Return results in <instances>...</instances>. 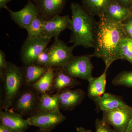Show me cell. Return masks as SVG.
Here are the masks:
<instances>
[{
	"label": "cell",
	"mask_w": 132,
	"mask_h": 132,
	"mask_svg": "<svg viewBox=\"0 0 132 132\" xmlns=\"http://www.w3.org/2000/svg\"><path fill=\"white\" fill-rule=\"evenodd\" d=\"M121 23L126 35L132 37V17L127 18Z\"/></svg>",
	"instance_id": "29"
},
{
	"label": "cell",
	"mask_w": 132,
	"mask_h": 132,
	"mask_svg": "<svg viewBox=\"0 0 132 132\" xmlns=\"http://www.w3.org/2000/svg\"><path fill=\"white\" fill-rule=\"evenodd\" d=\"M6 55L4 52L0 50V78L3 81L7 68L8 61L6 60Z\"/></svg>",
	"instance_id": "28"
},
{
	"label": "cell",
	"mask_w": 132,
	"mask_h": 132,
	"mask_svg": "<svg viewBox=\"0 0 132 132\" xmlns=\"http://www.w3.org/2000/svg\"><path fill=\"white\" fill-rule=\"evenodd\" d=\"M25 85L31 86L38 81L46 72L48 68L41 67L35 63L25 66L24 68Z\"/></svg>",
	"instance_id": "22"
},
{
	"label": "cell",
	"mask_w": 132,
	"mask_h": 132,
	"mask_svg": "<svg viewBox=\"0 0 132 132\" xmlns=\"http://www.w3.org/2000/svg\"><path fill=\"white\" fill-rule=\"evenodd\" d=\"M22 89L13 105V109L22 116H31L37 112L40 95L31 86Z\"/></svg>",
	"instance_id": "4"
},
{
	"label": "cell",
	"mask_w": 132,
	"mask_h": 132,
	"mask_svg": "<svg viewBox=\"0 0 132 132\" xmlns=\"http://www.w3.org/2000/svg\"></svg>",
	"instance_id": "38"
},
{
	"label": "cell",
	"mask_w": 132,
	"mask_h": 132,
	"mask_svg": "<svg viewBox=\"0 0 132 132\" xmlns=\"http://www.w3.org/2000/svg\"><path fill=\"white\" fill-rule=\"evenodd\" d=\"M54 70V68H48L47 71L39 79L31 85L39 95L53 90Z\"/></svg>",
	"instance_id": "19"
},
{
	"label": "cell",
	"mask_w": 132,
	"mask_h": 132,
	"mask_svg": "<svg viewBox=\"0 0 132 132\" xmlns=\"http://www.w3.org/2000/svg\"><path fill=\"white\" fill-rule=\"evenodd\" d=\"M120 59L127 61L132 64V37L126 36L121 40L119 47Z\"/></svg>",
	"instance_id": "24"
},
{
	"label": "cell",
	"mask_w": 132,
	"mask_h": 132,
	"mask_svg": "<svg viewBox=\"0 0 132 132\" xmlns=\"http://www.w3.org/2000/svg\"><path fill=\"white\" fill-rule=\"evenodd\" d=\"M91 57L88 55L73 56L62 69L66 73L73 78L88 81L93 77V67Z\"/></svg>",
	"instance_id": "6"
},
{
	"label": "cell",
	"mask_w": 132,
	"mask_h": 132,
	"mask_svg": "<svg viewBox=\"0 0 132 132\" xmlns=\"http://www.w3.org/2000/svg\"><path fill=\"white\" fill-rule=\"evenodd\" d=\"M94 36V51L91 57L100 58L107 70L115 61L120 59L121 40L126 36L121 22L113 21L104 16L99 17Z\"/></svg>",
	"instance_id": "1"
},
{
	"label": "cell",
	"mask_w": 132,
	"mask_h": 132,
	"mask_svg": "<svg viewBox=\"0 0 132 132\" xmlns=\"http://www.w3.org/2000/svg\"><path fill=\"white\" fill-rule=\"evenodd\" d=\"M94 101L96 105L95 110L102 112L113 111L128 106L122 97L109 93H105Z\"/></svg>",
	"instance_id": "15"
},
{
	"label": "cell",
	"mask_w": 132,
	"mask_h": 132,
	"mask_svg": "<svg viewBox=\"0 0 132 132\" xmlns=\"http://www.w3.org/2000/svg\"><path fill=\"white\" fill-rule=\"evenodd\" d=\"M96 132H116L111 126L107 124L102 119H97L95 121Z\"/></svg>",
	"instance_id": "27"
},
{
	"label": "cell",
	"mask_w": 132,
	"mask_h": 132,
	"mask_svg": "<svg viewBox=\"0 0 132 132\" xmlns=\"http://www.w3.org/2000/svg\"><path fill=\"white\" fill-rule=\"evenodd\" d=\"M114 0H81L83 7L93 16H103Z\"/></svg>",
	"instance_id": "20"
},
{
	"label": "cell",
	"mask_w": 132,
	"mask_h": 132,
	"mask_svg": "<svg viewBox=\"0 0 132 132\" xmlns=\"http://www.w3.org/2000/svg\"><path fill=\"white\" fill-rule=\"evenodd\" d=\"M35 132H52V131L42 130V129H39V130H38V131H36Z\"/></svg>",
	"instance_id": "35"
},
{
	"label": "cell",
	"mask_w": 132,
	"mask_h": 132,
	"mask_svg": "<svg viewBox=\"0 0 132 132\" xmlns=\"http://www.w3.org/2000/svg\"><path fill=\"white\" fill-rule=\"evenodd\" d=\"M60 109L71 111L79 106L84 100L86 93L81 89L71 90L66 88L59 93Z\"/></svg>",
	"instance_id": "12"
},
{
	"label": "cell",
	"mask_w": 132,
	"mask_h": 132,
	"mask_svg": "<svg viewBox=\"0 0 132 132\" xmlns=\"http://www.w3.org/2000/svg\"><path fill=\"white\" fill-rule=\"evenodd\" d=\"M131 1H132V0H131Z\"/></svg>",
	"instance_id": "37"
},
{
	"label": "cell",
	"mask_w": 132,
	"mask_h": 132,
	"mask_svg": "<svg viewBox=\"0 0 132 132\" xmlns=\"http://www.w3.org/2000/svg\"><path fill=\"white\" fill-rule=\"evenodd\" d=\"M80 84V81L67 74L61 68L55 69L53 90L57 92V93L65 88H71Z\"/></svg>",
	"instance_id": "16"
},
{
	"label": "cell",
	"mask_w": 132,
	"mask_h": 132,
	"mask_svg": "<svg viewBox=\"0 0 132 132\" xmlns=\"http://www.w3.org/2000/svg\"><path fill=\"white\" fill-rule=\"evenodd\" d=\"M76 129L77 132H92V130H87L82 127H77Z\"/></svg>",
	"instance_id": "33"
},
{
	"label": "cell",
	"mask_w": 132,
	"mask_h": 132,
	"mask_svg": "<svg viewBox=\"0 0 132 132\" xmlns=\"http://www.w3.org/2000/svg\"><path fill=\"white\" fill-rule=\"evenodd\" d=\"M112 82L115 86L132 87V71H122L114 78Z\"/></svg>",
	"instance_id": "25"
},
{
	"label": "cell",
	"mask_w": 132,
	"mask_h": 132,
	"mask_svg": "<svg viewBox=\"0 0 132 132\" xmlns=\"http://www.w3.org/2000/svg\"><path fill=\"white\" fill-rule=\"evenodd\" d=\"M131 9V8L124 6L114 0L107 8L103 16L113 21L122 22L130 16Z\"/></svg>",
	"instance_id": "17"
},
{
	"label": "cell",
	"mask_w": 132,
	"mask_h": 132,
	"mask_svg": "<svg viewBox=\"0 0 132 132\" xmlns=\"http://www.w3.org/2000/svg\"><path fill=\"white\" fill-rule=\"evenodd\" d=\"M125 132H132V117L128 124L126 131Z\"/></svg>",
	"instance_id": "34"
},
{
	"label": "cell",
	"mask_w": 132,
	"mask_h": 132,
	"mask_svg": "<svg viewBox=\"0 0 132 132\" xmlns=\"http://www.w3.org/2000/svg\"><path fill=\"white\" fill-rule=\"evenodd\" d=\"M75 46H68L63 41L55 40L48 51L49 55V61L48 68H62L73 57V50Z\"/></svg>",
	"instance_id": "7"
},
{
	"label": "cell",
	"mask_w": 132,
	"mask_h": 132,
	"mask_svg": "<svg viewBox=\"0 0 132 132\" xmlns=\"http://www.w3.org/2000/svg\"><path fill=\"white\" fill-rule=\"evenodd\" d=\"M12 0H0V9L5 8L7 4L12 1Z\"/></svg>",
	"instance_id": "32"
},
{
	"label": "cell",
	"mask_w": 132,
	"mask_h": 132,
	"mask_svg": "<svg viewBox=\"0 0 132 132\" xmlns=\"http://www.w3.org/2000/svg\"><path fill=\"white\" fill-rule=\"evenodd\" d=\"M0 132H20L12 130L6 127L5 126L0 123Z\"/></svg>",
	"instance_id": "31"
},
{
	"label": "cell",
	"mask_w": 132,
	"mask_h": 132,
	"mask_svg": "<svg viewBox=\"0 0 132 132\" xmlns=\"http://www.w3.org/2000/svg\"><path fill=\"white\" fill-rule=\"evenodd\" d=\"M4 93L2 108L5 111L13 106L23 87L25 85L24 69L8 62L4 79Z\"/></svg>",
	"instance_id": "3"
},
{
	"label": "cell",
	"mask_w": 132,
	"mask_h": 132,
	"mask_svg": "<svg viewBox=\"0 0 132 132\" xmlns=\"http://www.w3.org/2000/svg\"><path fill=\"white\" fill-rule=\"evenodd\" d=\"M5 9L9 12L12 20L22 29H25L33 20L39 15L37 6L31 0H28L26 6L20 11H12L7 6Z\"/></svg>",
	"instance_id": "10"
},
{
	"label": "cell",
	"mask_w": 132,
	"mask_h": 132,
	"mask_svg": "<svg viewBox=\"0 0 132 132\" xmlns=\"http://www.w3.org/2000/svg\"><path fill=\"white\" fill-rule=\"evenodd\" d=\"M71 9L72 16L69 29L71 34L68 43H72L75 47H94L97 22L78 3H72Z\"/></svg>",
	"instance_id": "2"
},
{
	"label": "cell",
	"mask_w": 132,
	"mask_h": 132,
	"mask_svg": "<svg viewBox=\"0 0 132 132\" xmlns=\"http://www.w3.org/2000/svg\"><path fill=\"white\" fill-rule=\"evenodd\" d=\"M105 69L100 76L97 78L92 77L88 80L89 82L87 90L88 97L93 100L103 95L105 93L106 84V72Z\"/></svg>",
	"instance_id": "18"
},
{
	"label": "cell",
	"mask_w": 132,
	"mask_h": 132,
	"mask_svg": "<svg viewBox=\"0 0 132 132\" xmlns=\"http://www.w3.org/2000/svg\"><path fill=\"white\" fill-rule=\"evenodd\" d=\"M71 20L69 15H57L45 20L43 29V36L54 38L55 40L59 39L62 31L69 29Z\"/></svg>",
	"instance_id": "11"
},
{
	"label": "cell",
	"mask_w": 132,
	"mask_h": 132,
	"mask_svg": "<svg viewBox=\"0 0 132 132\" xmlns=\"http://www.w3.org/2000/svg\"><path fill=\"white\" fill-rule=\"evenodd\" d=\"M20 113L8 109L0 112L1 124L6 127L20 132H24L30 125L27 119H25Z\"/></svg>",
	"instance_id": "13"
},
{
	"label": "cell",
	"mask_w": 132,
	"mask_h": 132,
	"mask_svg": "<svg viewBox=\"0 0 132 132\" xmlns=\"http://www.w3.org/2000/svg\"><path fill=\"white\" fill-rule=\"evenodd\" d=\"M116 2L126 7L131 8L132 2L131 0H115Z\"/></svg>",
	"instance_id": "30"
},
{
	"label": "cell",
	"mask_w": 132,
	"mask_h": 132,
	"mask_svg": "<svg viewBox=\"0 0 132 132\" xmlns=\"http://www.w3.org/2000/svg\"><path fill=\"white\" fill-rule=\"evenodd\" d=\"M30 126H34L42 130L52 131L65 120V116L60 110L39 111L27 118Z\"/></svg>",
	"instance_id": "8"
},
{
	"label": "cell",
	"mask_w": 132,
	"mask_h": 132,
	"mask_svg": "<svg viewBox=\"0 0 132 132\" xmlns=\"http://www.w3.org/2000/svg\"><path fill=\"white\" fill-rule=\"evenodd\" d=\"M51 39L44 36L27 38L22 46L20 54L21 61L24 66L35 64L38 55L47 48Z\"/></svg>",
	"instance_id": "5"
},
{
	"label": "cell",
	"mask_w": 132,
	"mask_h": 132,
	"mask_svg": "<svg viewBox=\"0 0 132 132\" xmlns=\"http://www.w3.org/2000/svg\"><path fill=\"white\" fill-rule=\"evenodd\" d=\"M45 21L40 15L35 18L25 29L28 33L27 38L43 37V29Z\"/></svg>",
	"instance_id": "23"
},
{
	"label": "cell",
	"mask_w": 132,
	"mask_h": 132,
	"mask_svg": "<svg viewBox=\"0 0 132 132\" xmlns=\"http://www.w3.org/2000/svg\"><path fill=\"white\" fill-rule=\"evenodd\" d=\"M132 117V107L128 106L113 111L103 112L102 119L112 126L116 132H125Z\"/></svg>",
	"instance_id": "9"
},
{
	"label": "cell",
	"mask_w": 132,
	"mask_h": 132,
	"mask_svg": "<svg viewBox=\"0 0 132 132\" xmlns=\"http://www.w3.org/2000/svg\"><path fill=\"white\" fill-rule=\"evenodd\" d=\"M57 110H60V101L58 94H50L47 93L40 95L37 112Z\"/></svg>",
	"instance_id": "21"
},
{
	"label": "cell",
	"mask_w": 132,
	"mask_h": 132,
	"mask_svg": "<svg viewBox=\"0 0 132 132\" xmlns=\"http://www.w3.org/2000/svg\"><path fill=\"white\" fill-rule=\"evenodd\" d=\"M132 17V7L131 8V14H130V16H129L128 17Z\"/></svg>",
	"instance_id": "36"
},
{
	"label": "cell",
	"mask_w": 132,
	"mask_h": 132,
	"mask_svg": "<svg viewBox=\"0 0 132 132\" xmlns=\"http://www.w3.org/2000/svg\"><path fill=\"white\" fill-rule=\"evenodd\" d=\"M49 59V55L48 51V48H47L38 55L36 60L35 64L41 67L48 68Z\"/></svg>",
	"instance_id": "26"
},
{
	"label": "cell",
	"mask_w": 132,
	"mask_h": 132,
	"mask_svg": "<svg viewBox=\"0 0 132 132\" xmlns=\"http://www.w3.org/2000/svg\"><path fill=\"white\" fill-rule=\"evenodd\" d=\"M67 0H33L39 14L45 20L60 15L64 9Z\"/></svg>",
	"instance_id": "14"
}]
</instances>
